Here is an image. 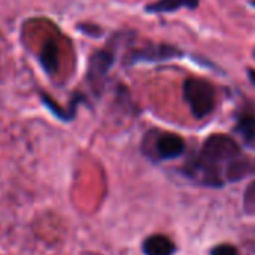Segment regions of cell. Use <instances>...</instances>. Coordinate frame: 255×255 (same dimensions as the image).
I'll return each instance as SVG.
<instances>
[{"label": "cell", "instance_id": "6da1fadb", "mask_svg": "<svg viewBox=\"0 0 255 255\" xmlns=\"http://www.w3.org/2000/svg\"><path fill=\"white\" fill-rule=\"evenodd\" d=\"M184 99L197 120L208 117L217 102L215 87L203 78H188L184 82Z\"/></svg>", "mask_w": 255, "mask_h": 255}, {"label": "cell", "instance_id": "7a4b0ae2", "mask_svg": "<svg viewBox=\"0 0 255 255\" xmlns=\"http://www.w3.org/2000/svg\"><path fill=\"white\" fill-rule=\"evenodd\" d=\"M241 155L242 154H241L239 143L227 134L209 136L205 140V143L200 149V154H199V157L203 161H206L215 167H218L221 163H232L233 160L239 158Z\"/></svg>", "mask_w": 255, "mask_h": 255}, {"label": "cell", "instance_id": "3957f363", "mask_svg": "<svg viewBox=\"0 0 255 255\" xmlns=\"http://www.w3.org/2000/svg\"><path fill=\"white\" fill-rule=\"evenodd\" d=\"M115 60V55L109 49L97 51L91 55L90 64H88V82L91 84V88L100 94L105 85V79L108 76L109 69L112 67Z\"/></svg>", "mask_w": 255, "mask_h": 255}, {"label": "cell", "instance_id": "277c9868", "mask_svg": "<svg viewBox=\"0 0 255 255\" xmlns=\"http://www.w3.org/2000/svg\"><path fill=\"white\" fill-rule=\"evenodd\" d=\"M182 55H184V52L173 45L151 43L142 49L131 52L127 57V63L134 64V63H140V61H164V60H172V58L182 57Z\"/></svg>", "mask_w": 255, "mask_h": 255}, {"label": "cell", "instance_id": "5b68a950", "mask_svg": "<svg viewBox=\"0 0 255 255\" xmlns=\"http://www.w3.org/2000/svg\"><path fill=\"white\" fill-rule=\"evenodd\" d=\"M185 142L176 133H160L155 140V152L160 160H173L184 154Z\"/></svg>", "mask_w": 255, "mask_h": 255}, {"label": "cell", "instance_id": "8992f818", "mask_svg": "<svg viewBox=\"0 0 255 255\" xmlns=\"http://www.w3.org/2000/svg\"><path fill=\"white\" fill-rule=\"evenodd\" d=\"M145 255H173L175 254V244L163 235L149 236L145 239L142 245Z\"/></svg>", "mask_w": 255, "mask_h": 255}, {"label": "cell", "instance_id": "52a82bcc", "mask_svg": "<svg viewBox=\"0 0 255 255\" xmlns=\"http://www.w3.org/2000/svg\"><path fill=\"white\" fill-rule=\"evenodd\" d=\"M199 1L200 0H155L145 9L149 13H170L181 7L196 9L199 6Z\"/></svg>", "mask_w": 255, "mask_h": 255}, {"label": "cell", "instance_id": "ba28073f", "mask_svg": "<svg viewBox=\"0 0 255 255\" xmlns=\"http://www.w3.org/2000/svg\"><path fill=\"white\" fill-rule=\"evenodd\" d=\"M235 131L244 139L245 143L254 145L255 143V114L254 112H244L239 115Z\"/></svg>", "mask_w": 255, "mask_h": 255}, {"label": "cell", "instance_id": "9c48e42d", "mask_svg": "<svg viewBox=\"0 0 255 255\" xmlns=\"http://www.w3.org/2000/svg\"><path fill=\"white\" fill-rule=\"evenodd\" d=\"M40 63L48 73H54L58 67V46L54 40H48L40 51Z\"/></svg>", "mask_w": 255, "mask_h": 255}, {"label": "cell", "instance_id": "30bf717a", "mask_svg": "<svg viewBox=\"0 0 255 255\" xmlns=\"http://www.w3.org/2000/svg\"><path fill=\"white\" fill-rule=\"evenodd\" d=\"M244 208L248 214H255V181L251 182L247 188L244 197Z\"/></svg>", "mask_w": 255, "mask_h": 255}, {"label": "cell", "instance_id": "8fae6325", "mask_svg": "<svg viewBox=\"0 0 255 255\" xmlns=\"http://www.w3.org/2000/svg\"><path fill=\"white\" fill-rule=\"evenodd\" d=\"M211 255H238V250L233 245L223 244V245H217L211 251Z\"/></svg>", "mask_w": 255, "mask_h": 255}, {"label": "cell", "instance_id": "7c38bea8", "mask_svg": "<svg viewBox=\"0 0 255 255\" xmlns=\"http://www.w3.org/2000/svg\"><path fill=\"white\" fill-rule=\"evenodd\" d=\"M248 75H250V79H251V82H253V84L255 85V70L254 69H250Z\"/></svg>", "mask_w": 255, "mask_h": 255}, {"label": "cell", "instance_id": "4fadbf2b", "mask_svg": "<svg viewBox=\"0 0 255 255\" xmlns=\"http://www.w3.org/2000/svg\"><path fill=\"white\" fill-rule=\"evenodd\" d=\"M251 4H253V6H254V7H255V0H254V1H251Z\"/></svg>", "mask_w": 255, "mask_h": 255}, {"label": "cell", "instance_id": "5bb4252c", "mask_svg": "<svg viewBox=\"0 0 255 255\" xmlns=\"http://www.w3.org/2000/svg\"><path fill=\"white\" fill-rule=\"evenodd\" d=\"M253 55H254V58H255V49H254V52H253Z\"/></svg>", "mask_w": 255, "mask_h": 255}]
</instances>
